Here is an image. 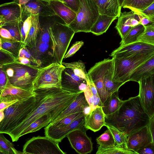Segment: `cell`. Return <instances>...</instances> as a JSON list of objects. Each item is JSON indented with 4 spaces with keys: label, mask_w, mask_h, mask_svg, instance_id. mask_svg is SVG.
<instances>
[{
    "label": "cell",
    "mask_w": 154,
    "mask_h": 154,
    "mask_svg": "<svg viewBox=\"0 0 154 154\" xmlns=\"http://www.w3.org/2000/svg\"><path fill=\"white\" fill-rule=\"evenodd\" d=\"M39 89L42 97L38 106L23 122L7 133L13 142L17 141L21 133L42 115L50 114L53 118L52 122L54 121L82 92L72 93L59 88Z\"/></svg>",
    "instance_id": "cell-1"
},
{
    "label": "cell",
    "mask_w": 154,
    "mask_h": 154,
    "mask_svg": "<svg viewBox=\"0 0 154 154\" xmlns=\"http://www.w3.org/2000/svg\"><path fill=\"white\" fill-rule=\"evenodd\" d=\"M105 119L106 124L113 126L127 136L149 125L151 119L138 95L124 100L115 114Z\"/></svg>",
    "instance_id": "cell-2"
},
{
    "label": "cell",
    "mask_w": 154,
    "mask_h": 154,
    "mask_svg": "<svg viewBox=\"0 0 154 154\" xmlns=\"http://www.w3.org/2000/svg\"><path fill=\"white\" fill-rule=\"evenodd\" d=\"M114 69L113 58H107L96 63L88 72L89 77L97 88L102 103L110 94L119 91L124 84L113 81Z\"/></svg>",
    "instance_id": "cell-3"
},
{
    "label": "cell",
    "mask_w": 154,
    "mask_h": 154,
    "mask_svg": "<svg viewBox=\"0 0 154 154\" xmlns=\"http://www.w3.org/2000/svg\"><path fill=\"white\" fill-rule=\"evenodd\" d=\"M35 95L18 100L4 110L5 117L0 122V133L7 134L23 122L38 105L41 98L40 89L33 91Z\"/></svg>",
    "instance_id": "cell-4"
},
{
    "label": "cell",
    "mask_w": 154,
    "mask_h": 154,
    "mask_svg": "<svg viewBox=\"0 0 154 154\" xmlns=\"http://www.w3.org/2000/svg\"><path fill=\"white\" fill-rule=\"evenodd\" d=\"M0 67L6 74L7 84L30 91H33V81L41 69L23 64L16 60L0 66Z\"/></svg>",
    "instance_id": "cell-5"
},
{
    "label": "cell",
    "mask_w": 154,
    "mask_h": 154,
    "mask_svg": "<svg viewBox=\"0 0 154 154\" xmlns=\"http://www.w3.org/2000/svg\"><path fill=\"white\" fill-rule=\"evenodd\" d=\"M80 5L75 20L68 26L75 33L90 32L100 14L95 0H79Z\"/></svg>",
    "instance_id": "cell-6"
},
{
    "label": "cell",
    "mask_w": 154,
    "mask_h": 154,
    "mask_svg": "<svg viewBox=\"0 0 154 154\" xmlns=\"http://www.w3.org/2000/svg\"><path fill=\"white\" fill-rule=\"evenodd\" d=\"M154 54V53H140L126 57L113 58V81L124 84L129 81L130 76L134 71Z\"/></svg>",
    "instance_id": "cell-7"
},
{
    "label": "cell",
    "mask_w": 154,
    "mask_h": 154,
    "mask_svg": "<svg viewBox=\"0 0 154 154\" xmlns=\"http://www.w3.org/2000/svg\"><path fill=\"white\" fill-rule=\"evenodd\" d=\"M65 68L62 64L53 63L41 68L33 81V91L52 88H61L62 73Z\"/></svg>",
    "instance_id": "cell-8"
},
{
    "label": "cell",
    "mask_w": 154,
    "mask_h": 154,
    "mask_svg": "<svg viewBox=\"0 0 154 154\" xmlns=\"http://www.w3.org/2000/svg\"><path fill=\"white\" fill-rule=\"evenodd\" d=\"M50 29L56 44L54 55V62L62 64L64 56L75 33L65 23L56 21L51 26Z\"/></svg>",
    "instance_id": "cell-9"
},
{
    "label": "cell",
    "mask_w": 154,
    "mask_h": 154,
    "mask_svg": "<svg viewBox=\"0 0 154 154\" xmlns=\"http://www.w3.org/2000/svg\"><path fill=\"white\" fill-rule=\"evenodd\" d=\"M59 142L46 136L34 137L23 146V154H66L60 148Z\"/></svg>",
    "instance_id": "cell-10"
},
{
    "label": "cell",
    "mask_w": 154,
    "mask_h": 154,
    "mask_svg": "<svg viewBox=\"0 0 154 154\" xmlns=\"http://www.w3.org/2000/svg\"><path fill=\"white\" fill-rule=\"evenodd\" d=\"M141 104L151 119L154 117V74L143 79L138 82Z\"/></svg>",
    "instance_id": "cell-11"
},
{
    "label": "cell",
    "mask_w": 154,
    "mask_h": 154,
    "mask_svg": "<svg viewBox=\"0 0 154 154\" xmlns=\"http://www.w3.org/2000/svg\"><path fill=\"white\" fill-rule=\"evenodd\" d=\"M21 6V19L23 20L32 14H38L39 16L44 17L56 15L50 5L49 1L30 0L25 5Z\"/></svg>",
    "instance_id": "cell-12"
},
{
    "label": "cell",
    "mask_w": 154,
    "mask_h": 154,
    "mask_svg": "<svg viewBox=\"0 0 154 154\" xmlns=\"http://www.w3.org/2000/svg\"><path fill=\"white\" fill-rule=\"evenodd\" d=\"M66 137L72 148L80 154L90 153L93 150V143L87 135L85 129H77L70 132Z\"/></svg>",
    "instance_id": "cell-13"
},
{
    "label": "cell",
    "mask_w": 154,
    "mask_h": 154,
    "mask_svg": "<svg viewBox=\"0 0 154 154\" xmlns=\"http://www.w3.org/2000/svg\"><path fill=\"white\" fill-rule=\"evenodd\" d=\"M85 114L62 128H56L45 126L44 128L45 136L60 143L72 131L86 129L85 127Z\"/></svg>",
    "instance_id": "cell-14"
},
{
    "label": "cell",
    "mask_w": 154,
    "mask_h": 154,
    "mask_svg": "<svg viewBox=\"0 0 154 154\" xmlns=\"http://www.w3.org/2000/svg\"><path fill=\"white\" fill-rule=\"evenodd\" d=\"M22 9L18 0L0 5V27L6 24L18 22L21 20Z\"/></svg>",
    "instance_id": "cell-15"
},
{
    "label": "cell",
    "mask_w": 154,
    "mask_h": 154,
    "mask_svg": "<svg viewBox=\"0 0 154 154\" xmlns=\"http://www.w3.org/2000/svg\"><path fill=\"white\" fill-rule=\"evenodd\" d=\"M87 82L75 75L70 68L66 67L62 75L61 88L72 93L83 91L86 88Z\"/></svg>",
    "instance_id": "cell-16"
},
{
    "label": "cell",
    "mask_w": 154,
    "mask_h": 154,
    "mask_svg": "<svg viewBox=\"0 0 154 154\" xmlns=\"http://www.w3.org/2000/svg\"><path fill=\"white\" fill-rule=\"evenodd\" d=\"M154 53V45L137 42L122 46H119L110 54L112 58L128 57L137 54Z\"/></svg>",
    "instance_id": "cell-17"
},
{
    "label": "cell",
    "mask_w": 154,
    "mask_h": 154,
    "mask_svg": "<svg viewBox=\"0 0 154 154\" xmlns=\"http://www.w3.org/2000/svg\"><path fill=\"white\" fill-rule=\"evenodd\" d=\"M152 141V137L148 125L128 135L126 145L128 149L137 153L138 150Z\"/></svg>",
    "instance_id": "cell-18"
},
{
    "label": "cell",
    "mask_w": 154,
    "mask_h": 154,
    "mask_svg": "<svg viewBox=\"0 0 154 154\" xmlns=\"http://www.w3.org/2000/svg\"><path fill=\"white\" fill-rule=\"evenodd\" d=\"M138 13L132 11L121 13L118 17L115 28L122 38L133 27L140 24Z\"/></svg>",
    "instance_id": "cell-19"
},
{
    "label": "cell",
    "mask_w": 154,
    "mask_h": 154,
    "mask_svg": "<svg viewBox=\"0 0 154 154\" xmlns=\"http://www.w3.org/2000/svg\"><path fill=\"white\" fill-rule=\"evenodd\" d=\"M0 93V101L5 102L26 99L36 94L33 91L25 90L8 84Z\"/></svg>",
    "instance_id": "cell-20"
},
{
    "label": "cell",
    "mask_w": 154,
    "mask_h": 154,
    "mask_svg": "<svg viewBox=\"0 0 154 154\" xmlns=\"http://www.w3.org/2000/svg\"><path fill=\"white\" fill-rule=\"evenodd\" d=\"M105 117L102 106L90 110L85 115V128L94 132L100 130L106 124Z\"/></svg>",
    "instance_id": "cell-21"
},
{
    "label": "cell",
    "mask_w": 154,
    "mask_h": 154,
    "mask_svg": "<svg viewBox=\"0 0 154 154\" xmlns=\"http://www.w3.org/2000/svg\"><path fill=\"white\" fill-rule=\"evenodd\" d=\"M50 5L56 15L59 17L64 23L69 25L75 19L77 13L59 0H51Z\"/></svg>",
    "instance_id": "cell-22"
},
{
    "label": "cell",
    "mask_w": 154,
    "mask_h": 154,
    "mask_svg": "<svg viewBox=\"0 0 154 154\" xmlns=\"http://www.w3.org/2000/svg\"><path fill=\"white\" fill-rule=\"evenodd\" d=\"M154 74V54L135 69L130 75L129 81L138 82L140 80Z\"/></svg>",
    "instance_id": "cell-23"
},
{
    "label": "cell",
    "mask_w": 154,
    "mask_h": 154,
    "mask_svg": "<svg viewBox=\"0 0 154 154\" xmlns=\"http://www.w3.org/2000/svg\"><path fill=\"white\" fill-rule=\"evenodd\" d=\"M88 107H89V106L83 91L79 95L76 99L53 122L60 120L72 114L85 111V108Z\"/></svg>",
    "instance_id": "cell-24"
},
{
    "label": "cell",
    "mask_w": 154,
    "mask_h": 154,
    "mask_svg": "<svg viewBox=\"0 0 154 154\" xmlns=\"http://www.w3.org/2000/svg\"><path fill=\"white\" fill-rule=\"evenodd\" d=\"M100 14L118 17L121 13L118 0H95Z\"/></svg>",
    "instance_id": "cell-25"
},
{
    "label": "cell",
    "mask_w": 154,
    "mask_h": 154,
    "mask_svg": "<svg viewBox=\"0 0 154 154\" xmlns=\"http://www.w3.org/2000/svg\"><path fill=\"white\" fill-rule=\"evenodd\" d=\"M124 100L120 99L119 96V91L109 95L104 102L102 106L105 115V118L112 116L119 110Z\"/></svg>",
    "instance_id": "cell-26"
},
{
    "label": "cell",
    "mask_w": 154,
    "mask_h": 154,
    "mask_svg": "<svg viewBox=\"0 0 154 154\" xmlns=\"http://www.w3.org/2000/svg\"><path fill=\"white\" fill-rule=\"evenodd\" d=\"M89 79L83 92L89 105L90 110H92L97 107L102 106L103 103L94 84L89 78Z\"/></svg>",
    "instance_id": "cell-27"
},
{
    "label": "cell",
    "mask_w": 154,
    "mask_h": 154,
    "mask_svg": "<svg viewBox=\"0 0 154 154\" xmlns=\"http://www.w3.org/2000/svg\"><path fill=\"white\" fill-rule=\"evenodd\" d=\"M31 16V28L24 42L23 43V45L28 49H30L35 46L40 27L39 15L32 14Z\"/></svg>",
    "instance_id": "cell-28"
},
{
    "label": "cell",
    "mask_w": 154,
    "mask_h": 154,
    "mask_svg": "<svg viewBox=\"0 0 154 154\" xmlns=\"http://www.w3.org/2000/svg\"><path fill=\"white\" fill-rule=\"evenodd\" d=\"M117 17L100 14L91 30L90 32L96 35H101L108 30Z\"/></svg>",
    "instance_id": "cell-29"
},
{
    "label": "cell",
    "mask_w": 154,
    "mask_h": 154,
    "mask_svg": "<svg viewBox=\"0 0 154 154\" xmlns=\"http://www.w3.org/2000/svg\"><path fill=\"white\" fill-rule=\"evenodd\" d=\"M53 121L52 115L47 113L40 117L31 123L20 134L19 137L28 133L36 131L48 125Z\"/></svg>",
    "instance_id": "cell-30"
},
{
    "label": "cell",
    "mask_w": 154,
    "mask_h": 154,
    "mask_svg": "<svg viewBox=\"0 0 154 154\" xmlns=\"http://www.w3.org/2000/svg\"><path fill=\"white\" fill-rule=\"evenodd\" d=\"M0 49L8 52L16 60L23 42L21 41L8 40L0 38Z\"/></svg>",
    "instance_id": "cell-31"
},
{
    "label": "cell",
    "mask_w": 154,
    "mask_h": 154,
    "mask_svg": "<svg viewBox=\"0 0 154 154\" xmlns=\"http://www.w3.org/2000/svg\"><path fill=\"white\" fill-rule=\"evenodd\" d=\"M16 61L23 64L39 68H42L38 61L32 56L28 49L23 44Z\"/></svg>",
    "instance_id": "cell-32"
},
{
    "label": "cell",
    "mask_w": 154,
    "mask_h": 154,
    "mask_svg": "<svg viewBox=\"0 0 154 154\" xmlns=\"http://www.w3.org/2000/svg\"><path fill=\"white\" fill-rule=\"evenodd\" d=\"M144 29V26L140 24L133 27L122 38L120 46H122L137 42L138 37Z\"/></svg>",
    "instance_id": "cell-33"
},
{
    "label": "cell",
    "mask_w": 154,
    "mask_h": 154,
    "mask_svg": "<svg viewBox=\"0 0 154 154\" xmlns=\"http://www.w3.org/2000/svg\"><path fill=\"white\" fill-rule=\"evenodd\" d=\"M62 64L65 67L70 68L74 74L80 78L85 80L87 82L89 79L84 63L81 60L70 63L63 62Z\"/></svg>",
    "instance_id": "cell-34"
},
{
    "label": "cell",
    "mask_w": 154,
    "mask_h": 154,
    "mask_svg": "<svg viewBox=\"0 0 154 154\" xmlns=\"http://www.w3.org/2000/svg\"><path fill=\"white\" fill-rule=\"evenodd\" d=\"M154 1V0H124L122 7L136 12L144 9Z\"/></svg>",
    "instance_id": "cell-35"
},
{
    "label": "cell",
    "mask_w": 154,
    "mask_h": 154,
    "mask_svg": "<svg viewBox=\"0 0 154 154\" xmlns=\"http://www.w3.org/2000/svg\"><path fill=\"white\" fill-rule=\"evenodd\" d=\"M86 113L85 111H83L72 114L59 120L51 122L47 126L52 128H62L69 124L73 121Z\"/></svg>",
    "instance_id": "cell-36"
},
{
    "label": "cell",
    "mask_w": 154,
    "mask_h": 154,
    "mask_svg": "<svg viewBox=\"0 0 154 154\" xmlns=\"http://www.w3.org/2000/svg\"><path fill=\"white\" fill-rule=\"evenodd\" d=\"M97 154H137L127 147L116 145L115 146L107 148H101L98 147L96 152Z\"/></svg>",
    "instance_id": "cell-37"
},
{
    "label": "cell",
    "mask_w": 154,
    "mask_h": 154,
    "mask_svg": "<svg viewBox=\"0 0 154 154\" xmlns=\"http://www.w3.org/2000/svg\"><path fill=\"white\" fill-rule=\"evenodd\" d=\"M98 147L107 148L115 146L116 143L110 131L107 129L96 139Z\"/></svg>",
    "instance_id": "cell-38"
},
{
    "label": "cell",
    "mask_w": 154,
    "mask_h": 154,
    "mask_svg": "<svg viewBox=\"0 0 154 154\" xmlns=\"http://www.w3.org/2000/svg\"><path fill=\"white\" fill-rule=\"evenodd\" d=\"M4 133H0V154H23V152L16 150L14 144L4 136Z\"/></svg>",
    "instance_id": "cell-39"
},
{
    "label": "cell",
    "mask_w": 154,
    "mask_h": 154,
    "mask_svg": "<svg viewBox=\"0 0 154 154\" xmlns=\"http://www.w3.org/2000/svg\"><path fill=\"white\" fill-rule=\"evenodd\" d=\"M105 126L111 132L116 145L127 147L126 143L128 136L112 125L106 124Z\"/></svg>",
    "instance_id": "cell-40"
},
{
    "label": "cell",
    "mask_w": 154,
    "mask_h": 154,
    "mask_svg": "<svg viewBox=\"0 0 154 154\" xmlns=\"http://www.w3.org/2000/svg\"><path fill=\"white\" fill-rule=\"evenodd\" d=\"M143 33L138 37L137 42L154 45V25L144 26Z\"/></svg>",
    "instance_id": "cell-41"
},
{
    "label": "cell",
    "mask_w": 154,
    "mask_h": 154,
    "mask_svg": "<svg viewBox=\"0 0 154 154\" xmlns=\"http://www.w3.org/2000/svg\"><path fill=\"white\" fill-rule=\"evenodd\" d=\"M18 22L7 24L2 27L8 29L11 36L16 41L22 42Z\"/></svg>",
    "instance_id": "cell-42"
},
{
    "label": "cell",
    "mask_w": 154,
    "mask_h": 154,
    "mask_svg": "<svg viewBox=\"0 0 154 154\" xmlns=\"http://www.w3.org/2000/svg\"><path fill=\"white\" fill-rule=\"evenodd\" d=\"M0 66L12 63L16 60L15 58L8 52L1 49H0Z\"/></svg>",
    "instance_id": "cell-43"
},
{
    "label": "cell",
    "mask_w": 154,
    "mask_h": 154,
    "mask_svg": "<svg viewBox=\"0 0 154 154\" xmlns=\"http://www.w3.org/2000/svg\"><path fill=\"white\" fill-rule=\"evenodd\" d=\"M84 42L82 41H77L72 46L67 52L65 55L63 59L69 57L74 54L83 45Z\"/></svg>",
    "instance_id": "cell-44"
},
{
    "label": "cell",
    "mask_w": 154,
    "mask_h": 154,
    "mask_svg": "<svg viewBox=\"0 0 154 154\" xmlns=\"http://www.w3.org/2000/svg\"><path fill=\"white\" fill-rule=\"evenodd\" d=\"M135 12L150 18H154V1L144 9Z\"/></svg>",
    "instance_id": "cell-45"
},
{
    "label": "cell",
    "mask_w": 154,
    "mask_h": 154,
    "mask_svg": "<svg viewBox=\"0 0 154 154\" xmlns=\"http://www.w3.org/2000/svg\"><path fill=\"white\" fill-rule=\"evenodd\" d=\"M62 2L77 13L79 6V0H61Z\"/></svg>",
    "instance_id": "cell-46"
},
{
    "label": "cell",
    "mask_w": 154,
    "mask_h": 154,
    "mask_svg": "<svg viewBox=\"0 0 154 154\" xmlns=\"http://www.w3.org/2000/svg\"><path fill=\"white\" fill-rule=\"evenodd\" d=\"M137 154H154V143L152 141L138 150Z\"/></svg>",
    "instance_id": "cell-47"
},
{
    "label": "cell",
    "mask_w": 154,
    "mask_h": 154,
    "mask_svg": "<svg viewBox=\"0 0 154 154\" xmlns=\"http://www.w3.org/2000/svg\"><path fill=\"white\" fill-rule=\"evenodd\" d=\"M137 13L138 14L140 17V24L143 25L144 26L150 25H154V18H150L139 13Z\"/></svg>",
    "instance_id": "cell-48"
},
{
    "label": "cell",
    "mask_w": 154,
    "mask_h": 154,
    "mask_svg": "<svg viewBox=\"0 0 154 154\" xmlns=\"http://www.w3.org/2000/svg\"><path fill=\"white\" fill-rule=\"evenodd\" d=\"M0 92L6 86L8 79L6 74L2 68L0 67Z\"/></svg>",
    "instance_id": "cell-49"
},
{
    "label": "cell",
    "mask_w": 154,
    "mask_h": 154,
    "mask_svg": "<svg viewBox=\"0 0 154 154\" xmlns=\"http://www.w3.org/2000/svg\"><path fill=\"white\" fill-rule=\"evenodd\" d=\"M0 38L9 41H17L11 36L8 29L0 27Z\"/></svg>",
    "instance_id": "cell-50"
},
{
    "label": "cell",
    "mask_w": 154,
    "mask_h": 154,
    "mask_svg": "<svg viewBox=\"0 0 154 154\" xmlns=\"http://www.w3.org/2000/svg\"><path fill=\"white\" fill-rule=\"evenodd\" d=\"M31 25V17L30 15L27 17L23 21V29L26 35V39L29 32Z\"/></svg>",
    "instance_id": "cell-51"
},
{
    "label": "cell",
    "mask_w": 154,
    "mask_h": 154,
    "mask_svg": "<svg viewBox=\"0 0 154 154\" xmlns=\"http://www.w3.org/2000/svg\"><path fill=\"white\" fill-rule=\"evenodd\" d=\"M18 100H16L11 101L5 102L0 101V111H4L7 107L9 106L12 104L17 102Z\"/></svg>",
    "instance_id": "cell-52"
},
{
    "label": "cell",
    "mask_w": 154,
    "mask_h": 154,
    "mask_svg": "<svg viewBox=\"0 0 154 154\" xmlns=\"http://www.w3.org/2000/svg\"><path fill=\"white\" fill-rule=\"evenodd\" d=\"M149 126L151 134L152 141L154 143V117L151 119Z\"/></svg>",
    "instance_id": "cell-53"
},
{
    "label": "cell",
    "mask_w": 154,
    "mask_h": 154,
    "mask_svg": "<svg viewBox=\"0 0 154 154\" xmlns=\"http://www.w3.org/2000/svg\"><path fill=\"white\" fill-rule=\"evenodd\" d=\"M30 0H18L19 4L21 5H24Z\"/></svg>",
    "instance_id": "cell-54"
},
{
    "label": "cell",
    "mask_w": 154,
    "mask_h": 154,
    "mask_svg": "<svg viewBox=\"0 0 154 154\" xmlns=\"http://www.w3.org/2000/svg\"><path fill=\"white\" fill-rule=\"evenodd\" d=\"M5 114L4 111H0V122H1L4 119Z\"/></svg>",
    "instance_id": "cell-55"
},
{
    "label": "cell",
    "mask_w": 154,
    "mask_h": 154,
    "mask_svg": "<svg viewBox=\"0 0 154 154\" xmlns=\"http://www.w3.org/2000/svg\"><path fill=\"white\" fill-rule=\"evenodd\" d=\"M124 0H118L119 6L121 8H122V6Z\"/></svg>",
    "instance_id": "cell-56"
},
{
    "label": "cell",
    "mask_w": 154,
    "mask_h": 154,
    "mask_svg": "<svg viewBox=\"0 0 154 154\" xmlns=\"http://www.w3.org/2000/svg\"><path fill=\"white\" fill-rule=\"evenodd\" d=\"M44 0V1H50L51 0Z\"/></svg>",
    "instance_id": "cell-57"
},
{
    "label": "cell",
    "mask_w": 154,
    "mask_h": 154,
    "mask_svg": "<svg viewBox=\"0 0 154 154\" xmlns=\"http://www.w3.org/2000/svg\"><path fill=\"white\" fill-rule=\"evenodd\" d=\"M60 0V1H61V2H62L61 0Z\"/></svg>",
    "instance_id": "cell-58"
}]
</instances>
